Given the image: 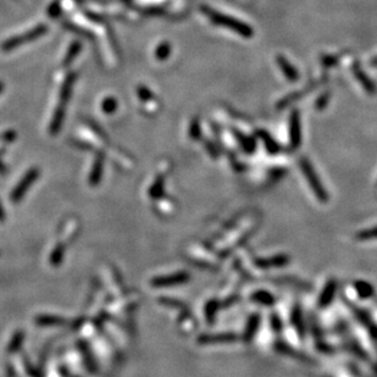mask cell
Segmentation results:
<instances>
[{
	"mask_svg": "<svg viewBox=\"0 0 377 377\" xmlns=\"http://www.w3.org/2000/svg\"><path fill=\"white\" fill-rule=\"evenodd\" d=\"M201 11L206 15L209 20L217 26L225 27L227 29L236 32L237 34L242 36L243 38H251L254 36V31L249 25L244 24L243 21L234 19V17L228 16V15L221 14L216 10L211 9L209 6H201Z\"/></svg>",
	"mask_w": 377,
	"mask_h": 377,
	"instance_id": "obj_1",
	"label": "cell"
},
{
	"mask_svg": "<svg viewBox=\"0 0 377 377\" xmlns=\"http://www.w3.org/2000/svg\"><path fill=\"white\" fill-rule=\"evenodd\" d=\"M299 165H301V169L302 171H303L304 177H305L306 181H308L309 186H310L311 191L314 192L316 198L320 201H323V203H326V201H328V194H327V191L325 189L323 183H321V179L319 178L318 174H316V171L314 170L311 162L309 161L308 159L302 158L301 160H299Z\"/></svg>",
	"mask_w": 377,
	"mask_h": 377,
	"instance_id": "obj_2",
	"label": "cell"
},
{
	"mask_svg": "<svg viewBox=\"0 0 377 377\" xmlns=\"http://www.w3.org/2000/svg\"><path fill=\"white\" fill-rule=\"evenodd\" d=\"M302 143V120L298 110H293L289 116V148L297 151Z\"/></svg>",
	"mask_w": 377,
	"mask_h": 377,
	"instance_id": "obj_3",
	"label": "cell"
},
{
	"mask_svg": "<svg viewBox=\"0 0 377 377\" xmlns=\"http://www.w3.org/2000/svg\"><path fill=\"white\" fill-rule=\"evenodd\" d=\"M352 71H353V75L356 78V81L361 84L364 91L368 92L369 94H376L377 92L376 83L368 76V75H366V72L361 69L359 62H354L353 67H352Z\"/></svg>",
	"mask_w": 377,
	"mask_h": 377,
	"instance_id": "obj_4",
	"label": "cell"
},
{
	"mask_svg": "<svg viewBox=\"0 0 377 377\" xmlns=\"http://www.w3.org/2000/svg\"><path fill=\"white\" fill-rule=\"evenodd\" d=\"M189 279L188 274L186 272H177V274L165 275V276H159L151 281V284L155 287H169L176 286V284L184 283Z\"/></svg>",
	"mask_w": 377,
	"mask_h": 377,
	"instance_id": "obj_5",
	"label": "cell"
},
{
	"mask_svg": "<svg viewBox=\"0 0 377 377\" xmlns=\"http://www.w3.org/2000/svg\"><path fill=\"white\" fill-rule=\"evenodd\" d=\"M44 32H46V27L44 26L37 27V28L29 31L28 33H25V34H22V36L16 37V38H12V39H10V41H7L6 43L4 44V47H2V49H4V50H10V49H12V48H16L17 46L25 43V42H29V41H32V39H36L37 37L41 36V34H43Z\"/></svg>",
	"mask_w": 377,
	"mask_h": 377,
	"instance_id": "obj_6",
	"label": "cell"
},
{
	"mask_svg": "<svg viewBox=\"0 0 377 377\" xmlns=\"http://www.w3.org/2000/svg\"><path fill=\"white\" fill-rule=\"evenodd\" d=\"M37 177H38V170H32V171H29L28 174H27L26 176H25L24 178H22L21 183H20L19 186H17L16 188L14 189V192H12V194H11V199H12V201H19L20 199H21L22 197H24L25 192H26L27 189H28L29 187H31L32 182H33L34 179L37 178Z\"/></svg>",
	"mask_w": 377,
	"mask_h": 377,
	"instance_id": "obj_7",
	"label": "cell"
},
{
	"mask_svg": "<svg viewBox=\"0 0 377 377\" xmlns=\"http://www.w3.org/2000/svg\"><path fill=\"white\" fill-rule=\"evenodd\" d=\"M237 337L233 333H215L204 334L199 337V343L201 344H217V343H231L236 342Z\"/></svg>",
	"mask_w": 377,
	"mask_h": 377,
	"instance_id": "obj_8",
	"label": "cell"
},
{
	"mask_svg": "<svg viewBox=\"0 0 377 377\" xmlns=\"http://www.w3.org/2000/svg\"><path fill=\"white\" fill-rule=\"evenodd\" d=\"M276 61H277V65L279 66V69H281V71L283 72L284 77H286L288 81L291 82L298 81L299 79L298 71H297L296 67H294L293 65H292L291 62L283 56V55H277Z\"/></svg>",
	"mask_w": 377,
	"mask_h": 377,
	"instance_id": "obj_9",
	"label": "cell"
},
{
	"mask_svg": "<svg viewBox=\"0 0 377 377\" xmlns=\"http://www.w3.org/2000/svg\"><path fill=\"white\" fill-rule=\"evenodd\" d=\"M337 291V282L334 279H328V282L325 286L324 291L321 292L320 297H319V306L321 308H326L332 303L334 298V294Z\"/></svg>",
	"mask_w": 377,
	"mask_h": 377,
	"instance_id": "obj_10",
	"label": "cell"
},
{
	"mask_svg": "<svg viewBox=\"0 0 377 377\" xmlns=\"http://www.w3.org/2000/svg\"><path fill=\"white\" fill-rule=\"evenodd\" d=\"M352 309H353V313L354 315L356 316V319H358L359 321H360L361 324L364 325V326L368 328V331L370 332L371 337L374 338V341H377V326L375 324H374V321L371 320L370 316L368 315V314L365 313V311H363L361 309H358L356 306H353L351 305Z\"/></svg>",
	"mask_w": 377,
	"mask_h": 377,
	"instance_id": "obj_11",
	"label": "cell"
},
{
	"mask_svg": "<svg viewBox=\"0 0 377 377\" xmlns=\"http://www.w3.org/2000/svg\"><path fill=\"white\" fill-rule=\"evenodd\" d=\"M256 265L261 269H270V268H281L288 264V258L286 255H275L272 258L266 259H259L256 260Z\"/></svg>",
	"mask_w": 377,
	"mask_h": 377,
	"instance_id": "obj_12",
	"label": "cell"
},
{
	"mask_svg": "<svg viewBox=\"0 0 377 377\" xmlns=\"http://www.w3.org/2000/svg\"><path fill=\"white\" fill-rule=\"evenodd\" d=\"M233 133H234V137H236L237 142H238L239 146H241V148L243 149L247 154L254 153V151H255L256 148V144H255V141H254L251 137L246 136L244 133L239 132L238 129H233Z\"/></svg>",
	"mask_w": 377,
	"mask_h": 377,
	"instance_id": "obj_13",
	"label": "cell"
},
{
	"mask_svg": "<svg viewBox=\"0 0 377 377\" xmlns=\"http://www.w3.org/2000/svg\"><path fill=\"white\" fill-rule=\"evenodd\" d=\"M256 134H258V136L260 137L261 141L264 142L266 151H268L271 155H276L277 153H279L281 148H279L278 143L272 138L271 134H269V132H266L265 129H258V131H256Z\"/></svg>",
	"mask_w": 377,
	"mask_h": 377,
	"instance_id": "obj_14",
	"label": "cell"
},
{
	"mask_svg": "<svg viewBox=\"0 0 377 377\" xmlns=\"http://www.w3.org/2000/svg\"><path fill=\"white\" fill-rule=\"evenodd\" d=\"M259 325H260V316L258 314H254L249 318L248 323H247L246 329H244L243 333V341L251 342L253 339V337L255 336L256 331L259 328Z\"/></svg>",
	"mask_w": 377,
	"mask_h": 377,
	"instance_id": "obj_15",
	"label": "cell"
},
{
	"mask_svg": "<svg viewBox=\"0 0 377 377\" xmlns=\"http://www.w3.org/2000/svg\"><path fill=\"white\" fill-rule=\"evenodd\" d=\"M315 88V84H314L313 87H308L306 89H304V91H299V92H296V93H292L289 94V96L284 97L283 99H281V101L277 103V109H284L287 108L288 105H291V103H293V101H297L298 99H301L302 97L304 96V94L306 93L308 91H311V89Z\"/></svg>",
	"mask_w": 377,
	"mask_h": 377,
	"instance_id": "obj_16",
	"label": "cell"
},
{
	"mask_svg": "<svg viewBox=\"0 0 377 377\" xmlns=\"http://www.w3.org/2000/svg\"><path fill=\"white\" fill-rule=\"evenodd\" d=\"M253 302L261 304V305H272L275 303V298L272 294H270L266 291H258L251 294V297Z\"/></svg>",
	"mask_w": 377,
	"mask_h": 377,
	"instance_id": "obj_17",
	"label": "cell"
},
{
	"mask_svg": "<svg viewBox=\"0 0 377 377\" xmlns=\"http://www.w3.org/2000/svg\"><path fill=\"white\" fill-rule=\"evenodd\" d=\"M355 289L358 296L363 299L370 298L374 296V287L365 281H356Z\"/></svg>",
	"mask_w": 377,
	"mask_h": 377,
	"instance_id": "obj_18",
	"label": "cell"
},
{
	"mask_svg": "<svg viewBox=\"0 0 377 377\" xmlns=\"http://www.w3.org/2000/svg\"><path fill=\"white\" fill-rule=\"evenodd\" d=\"M292 321H293V326L294 328L297 329V332L299 333V336L303 337L304 336V324H303V319H302V313L301 309L296 308L293 310V314H292Z\"/></svg>",
	"mask_w": 377,
	"mask_h": 377,
	"instance_id": "obj_19",
	"label": "cell"
},
{
	"mask_svg": "<svg viewBox=\"0 0 377 377\" xmlns=\"http://www.w3.org/2000/svg\"><path fill=\"white\" fill-rule=\"evenodd\" d=\"M217 309H219V305H217L216 301H211V302H209L208 304H206L205 316H206V320H208V323H213L214 319H215V314H216Z\"/></svg>",
	"mask_w": 377,
	"mask_h": 377,
	"instance_id": "obj_20",
	"label": "cell"
},
{
	"mask_svg": "<svg viewBox=\"0 0 377 377\" xmlns=\"http://www.w3.org/2000/svg\"><path fill=\"white\" fill-rule=\"evenodd\" d=\"M356 239L359 241H370V239H377V226L373 228L364 229L360 233L356 234Z\"/></svg>",
	"mask_w": 377,
	"mask_h": 377,
	"instance_id": "obj_21",
	"label": "cell"
},
{
	"mask_svg": "<svg viewBox=\"0 0 377 377\" xmlns=\"http://www.w3.org/2000/svg\"><path fill=\"white\" fill-rule=\"evenodd\" d=\"M170 53H171V47H170V44L166 43V42H165V43H161L155 51L156 59L166 60L167 57H169Z\"/></svg>",
	"mask_w": 377,
	"mask_h": 377,
	"instance_id": "obj_22",
	"label": "cell"
},
{
	"mask_svg": "<svg viewBox=\"0 0 377 377\" xmlns=\"http://www.w3.org/2000/svg\"><path fill=\"white\" fill-rule=\"evenodd\" d=\"M162 187H164V178L162 177H158L155 181V183L151 186V188L149 189V194L153 198H158L162 192Z\"/></svg>",
	"mask_w": 377,
	"mask_h": 377,
	"instance_id": "obj_23",
	"label": "cell"
},
{
	"mask_svg": "<svg viewBox=\"0 0 377 377\" xmlns=\"http://www.w3.org/2000/svg\"><path fill=\"white\" fill-rule=\"evenodd\" d=\"M189 136L193 139H199L201 136V124H199L198 119H194L192 121L191 126H189Z\"/></svg>",
	"mask_w": 377,
	"mask_h": 377,
	"instance_id": "obj_24",
	"label": "cell"
},
{
	"mask_svg": "<svg viewBox=\"0 0 377 377\" xmlns=\"http://www.w3.org/2000/svg\"><path fill=\"white\" fill-rule=\"evenodd\" d=\"M329 98H331V93L329 92H325L324 94H321L320 97L318 98V101H316L315 103V108L318 110H323L326 108L327 103H328Z\"/></svg>",
	"mask_w": 377,
	"mask_h": 377,
	"instance_id": "obj_25",
	"label": "cell"
},
{
	"mask_svg": "<svg viewBox=\"0 0 377 377\" xmlns=\"http://www.w3.org/2000/svg\"><path fill=\"white\" fill-rule=\"evenodd\" d=\"M101 175V159H98L96 162V166H94L93 172H92L91 176V182L92 184H97V182L99 181Z\"/></svg>",
	"mask_w": 377,
	"mask_h": 377,
	"instance_id": "obj_26",
	"label": "cell"
},
{
	"mask_svg": "<svg viewBox=\"0 0 377 377\" xmlns=\"http://www.w3.org/2000/svg\"><path fill=\"white\" fill-rule=\"evenodd\" d=\"M62 319L56 318V316H42L41 319H38V324L41 325H57L62 324Z\"/></svg>",
	"mask_w": 377,
	"mask_h": 377,
	"instance_id": "obj_27",
	"label": "cell"
},
{
	"mask_svg": "<svg viewBox=\"0 0 377 377\" xmlns=\"http://www.w3.org/2000/svg\"><path fill=\"white\" fill-rule=\"evenodd\" d=\"M321 62H323L324 66L332 67L338 62V57L332 56V55H325V56L321 57Z\"/></svg>",
	"mask_w": 377,
	"mask_h": 377,
	"instance_id": "obj_28",
	"label": "cell"
},
{
	"mask_svg": "<svg viewBox=\"0 0 377 377\" xmlns=\"http://www.w3.org/2000/svg\"><path fill=\"white\" fill-rule=\"evenodd\" d=\"M138 93H139V97H141L142 99H144V101H148V99L153 98L151 93L146 88V87H144V88H139Z\"/></svg>",
	"mask_w": 377,
	"mask_h": 377,
	"instance_id": "obj_29",
	"label": "cell"
},
{
	"mask_svg": "<svg viewBox=\"0 0 377 377\" xmlns=\"http://www.w3.org/2000/svg\"><path fill=\"white\" fill-rule=\"evenodd\" d=\"M104 105H108V106H104V110H106V111L110 112L116 108V101H114L112 99H109V101H106L105 103H104Z\"/></svg>",
	"mask_w": 377,
	"mask_h": 377,
	"instance_id": "obj_30",
	"label": "cell"
},
{
	"mask_svg": "<svg viewBox=\"0 0 377 377\" xmlns=\"http://www.w3.org/2000/svg\"><path fill=\"white\" fill-rule=\"evenodd\" d=\"M206 148H208L209 153H210L211 156H214V158H217V151L215 149V147L213 146V144L210 143V142H206Z\"/></svg>",
	"mask_w": 377,
	"mask_h": 377,
	"instance_id": "obj_31",
	"label": "cell"
},
{
	"mask_svg": "<svg viewBox=\"0 0 377 377\" xmlns=\"http://www.w3.org/2000/svg\"><path fill=\"white\" fill-rule=\"evenodd\" d=\"M272 325H274V326H275V328L279 329V327H281V320H278V319H277L276 316H274V320H272Z\"/></svg>",
	"mask_w": 377,
	"mask_h": 377,
	"instance_id": "obj_32",
	"label": "cell"
},
{
	"mask_svg": "<svg viewBox=\"0 0 377 377\" xmlns=\"http://www.w3.org/2000/svg\"><path fill=\"white\" fill-rule=\"evenodd\" d=\"M370 64H371V66H374V67H377V55H376V56H374L373 59H371Z\"/></svg>",
	"mask_w": 377,
	"mask_h": 377,
	"instance_id": "obj_33",
	"label": "cell"
},
{
	"mask_svg": "<svg viewBox=\"0 0 377 377\" xmlns=\"http://www.w3.org/2000/svg\"><path fill=\"white\" fill-rule=\"evenodd\" d=\"M1 219H2V209L0 208V220H1Z\"/></svg>",
	"mask_w": 377,
	"mask_h": 377,
	"instance_id": "obj_34",
	"label": "cell"
},
{
	"mask_svg": "<svg viewBox=\"0 0 377 377\" xmlns=\"http://www.w3.org/2000/svg\"><path fill=\"white\" fill-rule=\"evenodd\" d=\"M1 87H2V86H1V83H0V91H1Z\"/></svg>",
	"mask_w": 377,
	"mask_h": 377,
	"instance_id": "obj_35",
	"label": "cell"
}]
</instances>
